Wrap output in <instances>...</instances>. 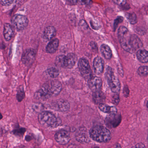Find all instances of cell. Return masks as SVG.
<instances>
[{"label":"cell","instance_id":"cell-1","mask_svg":"<svg viewBox=\"0 0 148 148\" xmlns=\"http://www.w3.org/2000/svg\"><path fill=\"white\" fill-rule=\"evenodd\" d=\"M89 134L90 138L97 142H108L111 139L110 131L103 126H96L94 127L90 130Z\"/></svg>","mask_w":148,"mask_h":148},{"label":"cell","instance_id":"cell-2","mask_svg":"<svg viewBox=\"0 0 148 148\" xmlns=\"http://www.w3.org/2000/svg\"><path fill=\"white\" fill-rule=\"evenodd\" d=\"M38 121L41 125L45 127L55 128L61 123V119L56 117L51 112H41L38 116Z\"/></svg>","mask_w":148,"mask_h":148},{"label":"cell","instance_id":"cell-3","mask_svg":"<svg viewBox=\"0 0 148 148\" xmlns=\"http://www.w3.org/2000/svg\"><path fill=\"white\" fill-rule=\"evenodd\" d=\"M61 84L58 81H49L43 84L41 89L46 96L47 99L51 97L58 95L62 90Z\"/></svg>","mask_w":148,"mask_h":148},{"label":"cell","instance_id":"cell-4","mask_svg":"<svg viewBox=\"0 0 148 148\" xmlns=\"http://www.w3.org/2000/svg\"><path fill=\"white\" fill-rule=\"evenodd\" d=\"M106 75L111 90L114 93L118 94L120 90V83L118 77L115 75L111 68L109 67L108 68Z\"/></svg>","mask_w":148,"mask_h":148},{"label":"cell","instance_id":"cell-5","mask_svg":"<svg viewBox=\"0 0 148 148\" xmlns=\"http://www.w3.org/2000/svg\"><path fill=\"white\" fill-rule=\"evenodd\" d=\"M11 23L14 28L20 31L23 30L27 27L28 24V20L24 16L17 14L12 17Z\"/></svg>","mask_w":148,"mask_h":148},{"label":"cell","instance_id":"cell-6","mask_svg":"<svg viewBox=\"0 0 148 148\" xmlns=\"http://www.w3.org/2000/svg\"><path fill=\"white\" fill-rule=\"evenodd\" d=\"M36 57L35 51L32 49H26L23 54L22 62L26 66H30L34 61Z\"/></svg>","mask_w":148,"mask_h":148},{"label":"cell","instance_id":"cell-7","mask_svg":"<svg viewBox=\"0 0 148 148\" xmlns=\"http://www.w3.org/2000/svg\"><path fill=\"white\" fill-rule=\"evenodd\" d=\"M54 137L56 142L61 145H66L70 140V133L65 130H60L56 132Z\"/></svg>","mask_w":148,"mask_h":148},{"label":"cell","instance_id":"cell-8","mask_svg":"<svg viewBox=\"0 0 148 148\" xmlns=\"http://www.w3.org/2000/svg\"><path fill=\"white\" fill-rule=\"evenodd\" d=\"M78 67L82 75L87 77L91 75V69L89 62L87 59L82 58L78 62Z\"/></svg>","mask_w":148,"mask_h":148},{"label":"cell","instance_id":"cell-9","mask_svg":"<svg viewBox=\"0 0 148 148\" xmlns=\"http://www.w3.org/2000/svg\"><path fill=\"white\" fill-rule=\"evenodd\" d=\"M121 121L120 115L116 114H110L105 120L106 125L109 127L116 128L119 126Z\"/></svg>","mask_w":148,"mask_h":148},{"label":"cell","instance_id":"cell-10","mask_svg":"<svg viewBox=\"0 0 148 148\" xmlns=\"http://www.w3.org/2000/svg\"><path fill=\"white\" fill-rule=\"evenodd\" d=\"M89 133L85 127H81L78 130L76 133V140L81 143H87L89 141Z\"/></svg>","mask_w":148,"mask_h":148},{"label":"cell","instance_id":"cell-11","mask_svg":"<svg viewBox=\"0 0 148 148\" xmlns=\"http://www.w3.org/2000/svg\"><path fill=\"white\" fill-rule=\"evenodd\" d=\"M53 109L61 112H66L69 111L70 108L69 103L63 99H60L56 101L52 105Z\"/></svg>","mask_w":148,"mask_h":148},{"label":"cell","instance_id":"cell-12","mask_svg":"<svg viewBox=\"0 0 148 148\" xmlns=\"http://www.w3.org/2000/svg\"><path fill=\"white\" fill-rule=\"evenodd\" d=\"M89 86L94 92L100 91L102 86V81L100 77H94L89 80Z\"/></svg>","mask_w":148,"mask_h":148},{"label":"cell","instance_id":"cell-13","mask_svg":"<svg viewBox=\"0 0 148 148\" xmlns=\"http://www.w3.org/2000/svg\"><path fill=\"white\" fill-rule=\"evenodd\" d=\"M129 44L133 52L142 47L143 43L140 38L136 35L130 36L129 39Z\"/></svg>","mask_w":148,"mask_h":148},{"label":"cell","instance_id":"cell-14","mask_svg":"<svg viewBox=\"0 0 148 148\" xmlns=\"http://www.w3.org/2000/svg\"><path fill=\"white\" fill-rule=\"evenodd\" d=\"M93 66L95 73L97 75H101L104 69V62L101 57H96L93 62Z\"/></svg>","mask_w":148,"mask_h":148},{"label":"cell","instance_id":"cell-15","mask_svg":"<svg viewBox=\"0 0 148 148\" xmlns=\"http://www.w3.org/2000/svg\"><path fill=\"white\" fill-rule=\"evenodd\" d=\"M77 56L75 54L70 53L65 56V68L72 69L75 65L77 61Z\"/></svg>","mask_w":148,"mask_h":148},{"label":"cell","instance_id":"cell-16","mask_svg":"<svg viewBox=\"0 0 148 148\" xmlns=\"http://www.w3.org/2000/svg\"><path fill=\"white\" fill-rule=\"evenodd\" d=\"M14 27L9 23H5L3 29V36L7 41H10L14 35Z\"/></svg>","mask_w":148,"mask_h":148},{"label":"cell","instance_id":"cell-17","mask_svg":"<svg viewBox=\"0 0 148 148\" xmlns=\"http://www.w3.org/2000/svg\"><path fill=\"white\" fill-rule=\"evenodd\" d=\"M59 45L58 39H55L50 42L46 47V51L49 53H54L57 51Z\"/></svg>","mask_w":148,"mask_h":148},{"label":"cell","instance_id":"cell-18","mask_svg":"<svg viewBox=\"0 0 148 148\" xmlns=\"http://www.w3.org/2000/svg\"><path fill=\"white\" fill-rule=\"evenodd\" d=\"M56 33V30L54 27L49 26L44 30L43 36L46 40H50L55 36Z\"/></svg>","mask_w":148,"mask_h":148},{"label":"cell","instance_id":"cell-19","mask_svg":"<svg viewBox=\"0 0 148 148\" xmlns=\"http://www.w3.org/2000/svg\"><path fill=\"white\" fill-rule=\"evenodd\" d=\"M101 51L104 58L110 60L112 56V52L109 46L106 44H103L101 47Z\"/></svg>","mask_w":148,"mask_h":148},{"label":"cell","instance_id":"cell-20","mask_svg":"<svg viewBox=\"0 0 148 148\" xmlns=\"http://www.w3.org/2000/svg\"><path fill=\"white\" fill-rule=\"evenodd\" d=\"M99 109L103 112L109 114H116L117 110L115 107H110L104 103H100L99 106Z\"/></svg>","mask_w":148,"mask_h":148},{"label":"cell","instance_id":"cell-21","mask_svg":"<svg viewBox=\"0 0 148 148\" xmlns=\"http://www.w3.org/2000/svg\"><path fill=\"white\" fill-rule=\"evenodd\" d=\"M138 60L142 63H147L148 62V53L144 49L139 50L136 54Z\"/></svg>","mask_w":148,"mask_h":148},{"label":"cell","instance_id":"cell-22","mask_svg":"<svg viewBox=\"0 0 148 148\" xmlns=\"http://www.w3.org/2000/svg\"><path fill=\"white\" fill-rule=\"evenodd\" d=\"M93 99L96 103H103L105 100V96L104 94L101 91L94 92Z\"/></svg>","mask_w":148,"mask_h":148},{"label":"cell","instance_id":"cell-23","mask_svg":"<svg viewBox=\"0 0 148 148\" xmlns=\"http://www.w3.org/2000/svg\"><path fill=\"white\" fill-rule=\"evenodd\" d=\"M65 56H57L55 60L56 65L61 67L65 68Z\"/></svg>","mask_w":148,"mask_h":148},{"label":"cell","instance_id":"cell-24","mask_svg":"<svg viewBox=\"0 0 148 148\" xmlns=\"http://www.w3.org/2000/svg\"><path fill=\"white\" fill-rule=\"evenodd\" d=\"M48 73L50 77L52 78H56L59 75V71L58 69L55 68H51L47 70Z\"/></svg>","mask_w":148,"mask_h":148},{"label":"cell","instance_id":"cell-25","mask_svg":"<svg viewBox=\"0 0 148 148\" xmlns=\"http://www.w3.org/2000/svg\"><path fill=\"white\" fill-rule=\"evenodd\" d=\"M137 72L138 74L141 76H147L148 74V67L147 66H140L138 69Z\"/></svg>","mask_w":148,"mask_h":148},{"label":"cell","instance_id":"cell-26","mask_svg":"<svg viewBox=\"0 0 148 148\" xmlns=\"http://www.w3.org/2000/svg\"><path fill=\"white\" fill-rule=\"evenodd\" d=\"M127 18L131 24H134L137 23V16L134 13L127 14Z\"/></svg>","mask_w":148,"mask_h":148},{"label":"cell","instance_id":"cell-27","mask_svg":"<svg viewBox=\"0 0 148 148\" xmlns=\"http://www.w3.org/2000/svg\"><path fill=\"white\" fill-rule=\"evenodd\" d=\"M25 97V93L22 88L20 89L17 91V98L19 102L23 100Z\"/></svg>","mask_w":148,"mask_h":148},{"label":"cell","instance_id":"cell-28","mask_svg":"<svg viewBox=\"0 0 148 148\" xmlns=\"http://www.w3.org/2000/svg\"><path fill=\"white\" fill-rule=\"evenodd\" d=\"M26 132V129L24 128H21L20 129H17L13 131V133L14 134L18 136H22L24 134L25 132Z\"/></svg>","mask_w":148,"mask_h":148},{"label":"cell","instance_id":"cell-29","mask_svg":"<svg viewBox=\"0 0 148 148\" xmlns=\"http://www.w3.org/2000/svg\"><path fill=\"white\" fill-rule=\"evenodd\" d=\"M123 18L122 16H119L118 18H116L114 22V30H116V27H118L119 23H121L123 21Z\"/></svg>","mask_w":148,"mask_h":148},{"label":"cell","instance_id":"cell-30","mask_svg":"<svg viewBox=\"0 0 148 148\" xmlns=\"http://www.w3.org/2000/svg\"><path fill=\"white\" fill-rule=\"evenodd\" d=\"M14 0H0V3L3 6H8L12 4Z\"/></svg>","mask_w":148,"mask_h":148},{"label":"cell","instance_id":"cell-31","mask_svg":"<svg viewBox=\"0 0 148 148\" xmlns=\"http://www.w3.org/2000/svg\"><path fill=\"white\" fill-rule=\"evenodd\" d=\"M120 101V97L118 94H116L113 97V103L115 105H118Z\"/></svg>","mask_w":148,"mask_h":148},{"label":"cell","instance_id":"cell-32","mask_svg":"<svg viewBox=\"0 0 148 148\" xmlns=\"http://www.w3.org/2000/svg\"><path fill=\"white\" fill-rule=\"evenodd\" d=\"M113 1L119 5H124L127 3V0H113Z\"/></svg>","mask_w":148,"mask_h":148},{"label":"cell","instance_id":"cell-33","mask_svg":"<svg viewBox=\"0 0 148 148\" xmlns=\"http://www.w3.org/2000/svg\"><path fill=\"white\" fill-rule=\"evenodd\" d=\"M82 5H88L91 2V0H78Z\"/></svg>","mask_w":148,"mask_h":148},{"label":"cell","instance_id":"cell-34","mask_svg":"<svg viewBox=\"0 0 148 148\" xmlns=\"http://www.w3.org/2000/svg\"><path fill=\"white\" fill-rule=\"evenodd\" d=\"M67 3L69 5H74L77 3L78 0H66Z\"/></svg>","mask_w":148,"mask_h":148},{"label":"cell","instance_id":"cell-35","mask_svg":"<svg viewBox=\"0 0 148 148\" xmlns=\"http://www.w3.org/2000/svg\"><path fill=\"white\" fill-rule=\"evenodd\" d=\"M90 23H91V25L92 27L94 29H97L99 28V26L97 24H96V23L94 22L93 21H91Z\"/></svg>","mask_w":148,"mask_h":148},{"label":"cell","instance_id":"cell-36","mask_svg":"<svg viewBox=\"0 0 148 148\" xmlns=\"http://www.w3.org/2000/svg\"><path fill=\"white\" fill-rule=\"evenodd\" d=\"M134 148H146V146L142 143H140L136 145Z\"/></svg>","mask_w":148,"mask_h":148},{"label":"cell","instance_id":"cell-37","mask_svg":"<svg viewBox=\"0 0 148 148\" xmlns=\"http://www.w3.org/2000/svg\"><path fill=\"white\" fill-rule=\"evenodd\" d=\"M2 115L1 114V112H0V120H1V119L2 118Z\"/></svg>","mask_w":148,"mask_h":148}]
</instances>
